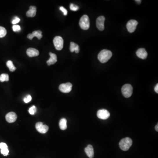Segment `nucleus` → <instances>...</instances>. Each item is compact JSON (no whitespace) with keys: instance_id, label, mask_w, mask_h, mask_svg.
<instances>
[{"instance_id":"obj_1","label":"nucleus","mask_w":158,"mask_h":158,"mask_svg":"<svg viewBox=\"0 0 158 158\" xmlns=\"http://www.w3.org/2000/svg\"><path fill=\"white\" fill-rule=\"evenodd\" d=\"M112 55L111 51L104 49L100 52L98 55V59L101 63H106L111 59Z\"/></svg>"},{"instance_id":"obj_2","label":"nucleus","mask_w":158,"mask_h":158,"mask_svg":"<svg viewBox=\"0 0 158 158\" xmlns=\"http://www.w3.org/2000/svg\"><path fill=\"white\" fill-rule=\"evenodd\" d=\"M132 145V140L130 137L123 138L119 143V147L121 150L124 151L128 150Z\"/></svg>"},{"instance_id":"obj_3","label":"nucleus","mask_w":158,"mask_h":158,"mask_svg":"<svg viewBox=\"0 0 158 158\" xmlns=\"http://www.w3.org/2000/svg\"><path fill=\"white\" fill-rule=\"evenodd\" d=\"M79 25L82 29L88 30L89 28L90 20L89 17L87 15H83L79 21Z\"/></svg>"},{"instance_id":"obj_4","label":"nucleus","mask_w":158,"mask_h":158,"mask_svg":"<svg viewBox=\"0 0 158 158\" xmlns=\"http://www.w3.org/2000/svg\"><path fill=\"white\" fill-rule=\"evenodd\" d=\"M121 91L125 98H130L133 93V87L130 84H126L123 86Z\"/></svg>"},{"instance_id":"obj_5","label":"nucleus","mask_w":158,"mask_h":158,"mask_svg":"<svg viewBox=\"0 0 158 158\" xmlns=\"http://www.w3.org/2000/svg\"><path fill=\"white\" fill-rule=\"evenodd\" d=\"M53 43L56 50L60 51L63 48L64 41L63 38L61 37H55L53 40Z\"/></svg>"},{"instance_id":"obj_6","label":"nucleus","mask_w":158,"mask_h":158,"mask_svg":"<svg viewBox=\"0 0 158 158\" xmlns=\"http://www.w3.org/2000/svg\"><path fill=\"white\" fill-rule=\"evenodd\" d=\"M137 24L138 22L136 20L131 19L126 24V28L128 31L130 33L134 32L136 29Z\"/></svg>"},{"instance_id":"obj_7","label":"nucleus","mask_w":158,"mask_h":158,"mask_svg":"<svg viewBox=\"0 0 158 158\" xmlns=\"http://www.w3.org/2000/svg\"><path fill=\"white\" fill-rule=\"evenodd\" d=\"M72 89V84L70 83H62L60 85L59 89L62 93H68L71 91Z\"/></svg>"},{"instance_id":"obj_8","label":"nucleus","mask_w":158,"mask_h":158,"mask_svg":"<svg viewBox=\"0 0 158 158\" xmlns=\"http://www.w3.org/2000/svg\"><path fill=\"white\" fill-rule=\"evenodd\" d=\"M36 128L37 131L41 134H45L48 130V126L44 125L41 122H38L36 124Z\"/></svg>"},{"instance_id":"obj_9","label":"nucleus","mask_w":158,"mask_h":158,"mask_svg":"<svg viewBox=\"0 0 158 158\" xmlns=\"http://www.w3.org/2000/svg\"><path fill=\"white\" fill-rule=\"evenodd\" d=\"M97 117L101 119H106L110 117V113L108 110L105 109H100L97 113Z\"/></svg>"},{"instance_id":"obj_10","label":"nucleus","mask_w":158,"mask_h":158,"mask_svg":"<svg viewBox=\"0 0 158 158\" xmlns=\"http://www.w3.org/2000/svg\"><path fill=\"white\" fill-rule=\"evenodd\" d=\"M105 18L103 16L99 17L96 19V26L99 30L103 31L105 29Z\"/></svg>"},{"instance_id":"obj_11","label":"nucleus","mask_w":158,"mask_h":158,"mask_svg":"<svg viewBox=\"0 0 158 158\" xmlns=\"http://www.w3.org/2000/svg\"><path fill=\"white\" fill-rule=\"evenodd\" d=\"M17 118V116L16 113H14V112H9L6 115V120L8 123H14L16 121Z\"/></svg>"},{"instance_id":"obj_12","label":"nucleus","mask_w":158,"mask_h":158,"mask_svg":"<svg viewBox=\"0 0 158 158\" xmlns=\"http://www.w3.org/2000/svg\"><path fill=\"white\" fill-rule=\"evenodd\" d=\"M136 55L138 58L142 59H146L148 53L145 48H139L136 52Z\"/></svg>"},{"instance_id":"obj_13","label":"nucleus","mask_w":158,"mask_h":158,"mask_svg":"<svg viewBox=\"0 0 158 158\" xmlns=\"http://www.w3.org/2000/svg\"><path fill=\"white\" fill-rule=\"evenodd\" d=\"M35 37H37L39 40H40L42 37V32L41 30L34 31L32 34H29L27 35V38L30 40H32Z\"/></svg>"},{"instance_id":"obj_14","label":"nucleus","mask_w":158,"mask_h":158,"mask_svg":"<svg viewBox=\"0 0 158 158\" xmlns=\"http://www.w3.org/2000/svg\"><path fill=\"white\" fill-rule=\"evenodd\" d=\"M26 53L30 57H35L39 55V52L37 49L34 48H29L26 51Z\"/></svg>"},{"instance_id":"obj_15","label":"nucleus","mask_w":158,"mask_h":158,"mask_svg":"<svg viewBox=\"0 0 158 158\" xmlns=\"http://www.w3.org/2000/svg\"><path fill=\"white\" fill-rule=\"evenodd\" d=\"M85 152L88 157L90 158H92L94 156V148L91 145H89L85 148Z\"/></svg>"},{"instance_id":"obj_16","label":"nucleus","mask_w":158,"mask_h":158,"mask_svg":"<svg viewBox=\"0 0 158 158\" xmlns=\"http://www.w3.org/2000/svg\"><path fill=\"white\" fill-rule=\"evenodd\" d=\"M49 55H50V58L47 61V64L48 66L54 64L57 61V56L55 54L52 53V52L49 53Z\"/></svg>"},{"instance_id":"obj_17","label":"nucleus","mask_w":158,"mask_h":158,"mask_svg":"<svg viewBox=\"0 0 158 158\" xmlns=\"http://www.w3.org/2000/svg\"><path fill=\"white\" fill-rule=\"evenodd\" d=\"M36 7L34 6H31L30 9L26 12V16L29 17H34L36 14Z\"/></svg>"},{"instance_id":"obj_18","label":"nucleus","mask_w":158,"mask_h":158,"mask_svg":"<svg viewBox=\"0 0 158 158\" xmlns=\"http://www.w3.org/2000/svg\"><path fill=\"white\" fill-rule=\"evenodd\" d=\"M70 51L71 52H75L76 53H78L80 51V48L79 46L77 43L71 42L70 43Z\"/></svg>"},{"instance_id":"obj_19","label":"nucleus","mask_w":158,"mask_h":158,"mask_svg":"<svg viewBox=\"0 0 158 158\" xmlns=\"http://www.w3.org/2000/svg\"><path fill=\"white\" fill-rule=\"evenodd\" d=\"M60 128L61 130H65L67 129V120L65 118H62L59 123Z\"/></svg>"},{"instance_id":"obj_20","label":"nucleus","mask_w":158,"mask_h":158,"mask_svg":"<svg viewBox=\"0 0 158 158\" xmlns=\"http://www.w3.org/2000/svg\"><path fill=\"white\" fill-rule=\"evenodd\" d=\"M7 66L9 68V70L11 72H14L16 70V67L14 66L13 63L12 61H8L7 62Z\"/></svg>"},{"instance_id":"obj_21","label":"nucleus","mask_w":158,"mask_h":158,"mask_svg":"<svg viewBox=\"0 0 158 158\" xmlns=\"http://www.w3.org/2000/svg\"><path fill=\"white\" fill-rule=\"evenodd\" d=\"M8 81H9V76L8 74L3 73L0 76V81L1 82Z\"/></svg>"},{"instance_id":"obj_22","label":"nucleus","mask_w":158,"mask_h":158,"mask_svg":"<svg viewBox=\"0 0 158 158\" xmlns=\"http://www.w3.org/2000/svg\"><path fill=\"white\" fill-rule=\"evenodd\" d=\"M7 34V30L6 28L2 26H0V38L5 37Z\"/></svg>"},{"instance_id":"obj_23","label":"nucleus","mask_w":158,"mask_h":158,"mask_svg":"<svg viewBox=\"0 0 158 158\" xmlns=\"http://www.w3.org/2000/svg\"><path fill=\"white\" fill-rule=\"evenodd\" d=\"M37 112V108L35 106H34L31 107L29 110V112L31 115H34Z\"/></svg>"},{"instance_id":"obj_24","label":"nucleus","mask_w":158,"mask_h":158,"mask_svg":"<svg viewBox=\"0 0 158 158\" xmlns=\"http://www.w3.org/2000/svg\"><path fill=\"white\" fill-rule=\"evenodd\" d=\"M70 8L72 11H77L78 10L79 7L76 5H74L73 4H71L70 6Z\"/></svg>"},{"instance_id":"obj_25","label":"nucleus","mask_w":158,"mask_h":158,"mask_svg":"<svg viewBox=\"0 0 158 158\" xmlns=\"http://www.w3.org/2000/svg\"><path fill=\"white\" fill-rule=\"evenodd\" d=\"M1 152L2 154H3L4 156H7L8 155V153H9V150L8 148H5V149H1Z\"/></svg>"},{"instance_id":"obj_26","label":"nucleus","mask_w":158,"mask_h":158,"mask_svg":"<svg viewBox=\"0 0 158 158\" xmlns=\"http://www.w3.org/2000/svg\"><path fill=\"white\" fill-rule=\"evenodd\" d=\"M12 29L14 32H19L21 30V27L19 25H14L12 26Z\"/></svg>"},{"instance_id":"obj_27","label":"nucleus","mask_w":158,"mask_h":158,"mask_svg":"<svg viewBox=\"0 0 158 158\" xmlns=\"http://www.w3.org/2000/svg\"><path fill=\"white\" fill-rule=\"evenodd\" d=\"M32 100V97L31 96V95H28L24 99V101L25 103H29V102L31 101Z\"/></svg>"},{"instance_id":"obj_28","label":"nucleus","mask_w":158,"mask_h":158,"mask_svg":"<svg viewBox=\"0 0 158 158\" xmlns=\"http://www.w3.org/2000/svg\"><path fill=\"white\" fill-rule=\"evenodd\" d=\"M20 19L19 18L17 17H15L14 19L12 21V23L14 25L16 24L17 23H19V22H20Z\"/></svg>"},{"instance_id":"obj_29","label":"nucleus","mask_w":158,"mask_h":158,"mask_svg":"<svg viewBox=\"0 0 158 158\" xmlns=\"http://www.w3.org/2000/svg\"><path fill=\"white\" fill-rule=\"evenodd\" d=\"M8 148V147L7 145L4 142H1V143H0V149H5V148Z\"/></svg>"},{"instance_id":"obj_30","label":"nucleus","mask_w":158,"mask_h":158,"mask_svg":"<svg viewBox=\"0 0 158 158\" xmlns=\"http://www.w3.org/2000/svg\"><path fill=\"white\" fill-rule=\"evenodd\" d=\"M60 10L61 11V12H63L64 15H67L68 12H67V10H66V9L65 8H64L63 7L61 6V7L60 8Z\"/></svg>"},{"instance_id":"obj_31","label":"nucleus","mask_w":158,"mask_h":158,"mask_svg":"<svg viewBox=\"0 0 158 158\" xmlns=\"http://www.w3.org/2000/svg\"><path fill=\"white\" fill-rule=\"evenodd\" d=\"M155 92H156V93H158V84L157 83V84H156V86H155Z\"/></svg>"},{"instance_id":"obj_32","label":"nucleus","mask_w":158,"mask_h":158,"mask_svg":"<svg viewBox=\"0 0 158 158\" xmlns=\"http://www.w3.org/2000/svg\"><path fill=\"white\" fill-rule=\"evenodd\" d=\"M135 2L138 4H140L141 3V0H136Z\"/></svg>"},{"instance_id":"obj_33","label":"nucleus","mask_w":158,"mask_h":158,"mask_svg":"<svg viewBox=\"0 0 158 158\" xmlns=\"http://www.w3.org/2000/svg\"><path fill=\"white\" fill-rule=\"evenodd\" d=\"M155 129L156 131H158V124H157L155 126Z\"/></svg>"}]
</instances>
